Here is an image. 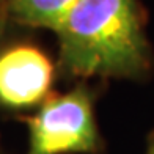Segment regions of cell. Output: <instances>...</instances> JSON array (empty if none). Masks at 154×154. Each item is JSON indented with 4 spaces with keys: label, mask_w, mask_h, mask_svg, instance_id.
Segmentation results:
<instances>
[{
    "label": "cell",
    "mask_w": 154,
    "mask_h": 154,
    "mask_svg": "<svg viewBox=\"0 0 154 154\" xmlns=\"http://www.w3.org/2000/svg\"><path fill=\"white\" fill-rule=\"evenodd\" d=\"M54 33L69 77L142 80L152 69L137 0H79Z\"/></svg>",
    "instance_id": "obj_1"
},
{
    "label": "cell",
    "mask_w": 154,
    "mask_h": 154,
    "mask_svg": "<svg viewBox=\"0 0 154 154\" xmlns=\"http://www.w3.org/2000/svg\"><path fill=\"white\" fill-rule=\"evenodd\" d=\"M25 154H99L104 142L97 129L93 93L87 85L49 97L27 120Z\"/></svg>",
    "instance_id": "obj_2"
},
{
    "label": "cell",
    "mask_w": 154,
    "mask_h": 154,
    "mask_svg": "<svg viewBox=\"0 0 154 154\" xmlns=\"http://www.w3.org/2000/svg\"><path fill=\"white\" fill-rule=\"evenodd\" d=\"M51 58L35 46H14L0 54V102L29 109L43 102L54 82Z\"/></svg>",
    "instance_id": "obj_3"
},
{
    "label": "cell",
    "mask_w": 154,
    "mask_h": 154,
    "mask_svg": "<svg viewBox=\"0 0 154 154\" xmlns=\"http://www.w3.org/2000/svg\"><path fill=\"white\" fill-rule=\"evenodd\" d=\"M8 13L19 24L55 32L79 0H6Z\"/></svg>",
    "instance_id": "obj_4"
},
{
    "label": "cell",
    "mask_w": 154,
    "mask_h": 154,
    "mask_svg": "<svg viewBox=\"0 0 154 154\" xmlns=\"http://www.w3.org/2000/svg\"><path fill=\"white\" fill-rule=\"evenodd\" d=\"M146 154H154V131H151L146 137Z\"/></svg>",
    "instance_id": "obj_5"
}]
</instances>
